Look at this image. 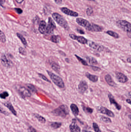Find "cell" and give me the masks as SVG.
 Masks as SVG:
<instances>
[{
    "instance_id": "1",
    "label": "cell",
    "mask_w": 131,
    "mask_h": 132,
    "mask_svg": "<svg viewBox=\"0 0 131 132\" xmlns=\"http://www.w3.org/2000/svg\"><path fill=\"white\" fill-rule=\"evenodd\" d=\"M69 109L67 105H62L56 108L52 112V114L57 116L65 118L69 113Z\"/></svg>"
},
{
    "instance_id": "2",
    "label": "cell",
    "mask_w": 131,
    "mask_h": 132,
    "mask_svg": "<svg viewBox=\"0 0 131 132\" xmlns=\"http://www.w3.org/2000/svg\"><path fill=\"white\" fill-rule=\"evenodd\" d=\"M47 71L49 76L51 78V79L55 85L61 89L64 88L65 84L62 79H61V77L48 70H47Z\"/></svg>"
},
{
    "instance_id": "3",
    "label": "cell",
    "mask_w": 131,
    "mask_h": 132,
    "mask_svg": "<svg viewBox=\"0 0 131 132\" xmlns=\"http://www.w3.org/2000/svg\"><path fill=\"white\" fill-rule=\"evenodd\" d=\"M52 17L59 25L65 29L68 28V23L67 20L61 14L55 12L52 14Z\"/></svg>"
},
{
    "instance_id": "4",
    "label": "cell",
    "mask_w": 131,
    "mask_h": 132,
    "mask_svg": "<svg viewBox=\"0 0 131 132\" xmlns=\"http://www.w3.org/2000/svg\"><path fill=\"white\" fill-rule=\"evenodd\" d=\"M116 25L120 28L126 32H131V24L125 20H119Z\"/></svg>"
},
{
    "instance_id": "5",
    "label": "cell",
    "mask_w": 131,
    "mask_h": 132,
    "mask_svg": "<svg viewBox=\"0 0 131 132\" xmlns=\"http://www.w3.org/2000/svg\"><path fill=\"white\" fill-rule=\"evenodd\" d=\"M17 91L18 94L22 99H25L26 97H29L31 96L30 91L24 87H19Z\"/></svg>"
},
{
    "instance_id": "6",
    "label": "cell",
    "mask_w": 131,
    "mask_h": 132,
    "mask_svg": "<svg viewBox=\"0 0 131 132\" xmlns=\"http://www.w3.org/2000/svg\"><path fill=\"white\" fill-rule=\"evenodd\" d=\"M55 24L51 17L48 18V22L47 26V34H52L53 33L54 30L56 28Z\"/></svg>"
},
{
    "instance_id": "7",
    "label": "cell",
    "mask_w": 131,
    "mask_h": 132,
    "mask_svg": "<svg viewBox=\"0 0 131 132\" xmlns=\"http://www.w3.org/2000/svg\"><path fill=\"white\" fill-rule=\"evenodd\" d=\"M96 109L100 113L106 115L108 116L111 117H115V114L114 113L110 110L107 109L106 107L102 106L98 107L96 108Z\"/></svg>"
},
{
    "instance_id": "8",
    "label": "cell",
    "mask_w": 131,
    "mask_h": 132,
    "mask_svg": "<svg viewBox=\"0 0 131 132\" xmlns=\"http://www.w3.org/2000/svg\"><path fill=\"white\" fill-rule=\"evenodd\" d=\"M87 44H88V45L91 48L99 51H103L105 50V47L103 46L98 44L92 41H88Z\"/></svg>"
},
{
    "instance_id": "9",
    "label": "cell",
    "mask_w": 131,
    "mask_h": 132,
    "mask_svg": "<svg viewBox=\"0 0 131 132\" xmlns=\"http://www.w3.org/2000/svg\"><path fill=\"white\" fill-rule=\"evenodd\" d=\"M1 62L4 67L7 68H10L12 65V62L10 60L8 59L6 55L2 54L1 56Z\"/></svg>"
},
{
    "instance_id": "10",
    "label": "cell",
    "mask_w": 131,
    "mask_h": 132,
    "mask_svg": "<svg viewBox=\"0 0 131 132\" xmlns=\"http://www.w3.org/2000/svg\"><path fill=\"white\" fill-rule=\"evenodd\" d=\"M69 36L71 39L77 40L78 41V42H79L82 44H86L88 43V40L83 36H77L73 34H69Z\"/></svg>"
},
{
    "instance_id": "11",
    "label": "cell",
    "mask_w": 131,
    "mask_h": 132,
    "mask_svg": "<svg viewBox=\"0 0 131 132\" xmlns=\"http://www.w3.org/2000/svg\"><path fill=\"white\" fill-rule=\"evenodd\" d=\"M88 88L87 82L85 81H81L78 85V91L81 94H83Z\"/></svg>"
},
{
    "instance_id": "12",
    "label": "cell",
    "mask_w": 131,
    "mask_h": 132,
    "mask_svg": "<svg viewBox=\"0 0 131 132\" xmlns=\"http://www.w3.org/2000/svg\"><path fill=\"white\" fill-rule=\"evenodd\" d=\"M76 22L78 24L85 28L86 30L88 29L91 24L88 21L82 18H77L76 19Z\"/></svg>"
},
{
    "instance_id": "13",
    "label": "cell",
    "mask_w": 131,
    "mask_h": 132,
    "mask_svg": "<svg viewBox=\"0 0 131 132\" xmlns=\"http://www.w3.org/2000/svg\"><path fill=\"white\" fill-rule=\"evenodd\" d=\"M116 78L117 81L121 83H125L128 80L127 77L121 72H117L116 73Z\"/></svg>"
},
{
    "instance_id": "14",
    "label": "cell",
    "mask_w": 131,
    "mask_h": 132,
    "mask_svg": "<svg viewBox=\"0 0 131 132\" xmlns=\"http://www.w3.org/2000/svg\"><path fill=\"white\" fill-rule=\"evenodd\" d=\"M61 10L66 15L72 16V17H77L79 15V14L77 12L71 10L70 9L66 7L61 8Z\"/></svg>"
},
{
    "instance_id": "15",
    "label": "cell",
    "mask_w": 131,
    "mask_h": 132,
    "mask_svg": "<svg viewBox=\"0 0 131 132\" xmlns=\"http://www.w3.org/2000/svg\"><path fill=\"white\" fill-rule=\"evenodd\" d=\"M69 129L71 132H81L80 128L76 124V119H73L71 124L69 126Z\"/></svg>"
},
{
    "instance_id": "16",
    "label": "cell",
    "mask_w": 131,
    "mask_h": 132,
    "mask_svg": "<svg viewBox=\"0 0 131 132\" xmlns=\"http://www.w3.org/2000/svg\"><path fill=\"white\" fill-rule=\"evenodd\" d=\"M87 30L90 31L100 32L102 31L103 29V28L98 25L94 24H91L90 26Z\"/></svg>"
},
{
    "instance_id": "17",
    "label": "cell",
    "mask_w": 131,
    "mask_h": 132,
    "mask_svg": "<svg viewBox=\"0 0 131 132\" xmlns=\"http://www.w3.org/2000/svg\"><path fill=\"white\" fill-rule=\"evenodd\" d=\"M47 23L44 20H41L40 22L39 25V30L40 33L42 34H47Z\"/></svg>"
},
{
    "instance_id": "18",
    "label": "cell",
    "mask_w": 131,
    "mask_h": 132,
    "mask_svg": "<svg viewBox=\"0 0 131 132\" xmlns=\"http://www.w3.org/2000/svg\"><path fill=\"white\" fill-rule=\"evenodd\" d=\"M108 97L109 98V101H110L111 104H114V105H115V107L116 109L117 110H120L121 109L122 107L121 105H120L116 101L115 99H114V97L110 93H109L108 95Z\"/></svg>"
},
{
    "instance_id": "19",
    "label": "cell",
    "mask_w": 131,
    "mask_h": 132,
    "mask_svg": "<svg viewBox=\"0 0 131 132\" xmlns=\"http://www.w3.org/2000/svg\"><path fill=\"white\" fill-rule=\"evenodd\" d=\"M105 79L107 83L110 86L114 87H115L116 85L115 83L114 82L113 79H112L111 76L109 74L106 75L105 77Z\"/></svg>"
},
{
    "instance_id": "20",
    "label": "cell",
    "mask_w": 131,
    "mask_h": 132,
    "mask_svg": "<svg viewBox=\"0 0 131 132\" xmlns=\"http://www.w3.org/2000/svg\"><path fill=\"white\" fill-rule=\"evenodd\" d=\"M4 106L7 107L10 111V112L13 114V115L15 116H17V112L14 109V107L11 104V103L10 102H7L4 103Z\"/></svg>"
},
{
    "instance_id": "21",
    "label": "cell",
    "mask_w": 131,
    "mask_h": 132,
    "mask_svg": "<svg viewBox=\"0 0 131 132\" xmlns=\"http://www.w3.org/2000/svg\"><path fill=\"white\" fill-rule=\"evenodd\" d=\"M71 110L73 114L75 116H77L79 114V111L77 105L74 103H71L70 106Z\"/></svg>"
},
{
    "instance_id": "22",
    "label": "cell",
    "mask_w": 131,
    "mask_h": 132,
    "mask_svg": "<svg viewBox=\"0 0 131 132\" xmlns=\"http://www.w3.org/2000/svg\"><path fill=\"white\" fill-rule=\"evenodd\" d=\"M85 76L88 78L90 81L93 82H96L98 81V77L95 75L90 74L88 72H87L85 73Z\"/></svg>"
},
{
    "instance_id": "23",
    "label": "cell",
    "mask_w": 131,
    "mask_h": 132,
    "mask_svg": "<svg viewBox=\"0 0 131 132\" xmlns=\"http://www.w3.org/2000/svg\"><path fill=\"white\" fill-rule=\"evenodd\" d=\"M34 116L37 119L39 122L42 124H45L46 122V120L44 117L37 113H34L33 114Z\"/></svg>"
},
{
    "instance_id": "24",
    "label": "cell",
    "mask_w": 131,
    "mask_h": 132,
    "mask_svg": "<svg viewBox=\"0 0 131 132\" xmlns=\"http://www.w3.org/2000/svg\"><path fill=\"white\" fill-rule=\"evenodd\" d=\"M87 60L88 63L91 65H97L98 62L95 58L92 56H88L87 57Z\"/></svg>"
},
{
    "instance_id": "25",
    "label": "cell",
    "mask_w": 131,
    "mask_h": 132,
    "mask_svg": "<svg viewBox=\"0 0 131 132\" xmlns=\"http://www.w3.org/2000/svg\"><path fill=\"white\" fill-rule=\"evenodd\" d=\"M17 36L18 38L20 40L22 43L24 44V45L26 47H27V41L25 39V38L22 35H21V34L18 33H17Z\"/></svg>"
},
{
    "instance_id": "26",
    "label": "cell",
    "mask_w": 131,
    "mask_h": 132,
    "mask_svg": "<svg viewBox=\"0 0 131 132\" xmlns=\"http://www.w3.org/2000/svg\"><path fill=\"white\" fill-rule=\"evenodd\" d=\"M51 67L52 68V69L56 71L57 73H59L61 68H60L59 64H57V63H54V62L52 63L51 64Z\"/></svg>"
},
{
    "instance_id": "27",
    "label": "cell",
    "mask_w": 131,
    "mask_h": 132,
    "mask_svg": "<svg viewBox=\"0 0 131 132\" xmlns=\"http://www.w3.org/2000/svg\"><path fill=\"white\" fill-rule=\"evenodd\" d=\"M106 33L110 36L114 37V38H115V39H118L120 37L118 34L117 33L115 32L112 31V30H108L106 32Z\"/></svg>"
},
{
    "instance_id": "28",
    "label": "cell",
    "mask_w": 131,
    "mask_h": 132,
    "mask_svg": "<svg viewBox=\"0 0 131 132\" xmlns=\"http://www.w3.org/2000/svg\"><path fill=\"white\" fill-rule=\"evenodd\" d=\"M62 123L60 122H52L51 124V127L54 129H57L61 127Z\"/></svg>"
},
{
    "instance_id": "29",
    "label": "cell",
    "mask_w": 131,
    "mask_h": 132,
    "mask_svg": "<svg viewBox=\"0 0 131 132\" xmlns=\"http://www.w3.org/2000/svg\"><path fill=\"white\" fill-rule=\"evenodd\" d=\"M61 38L58 35H52L51 38V40L52 42L55 43H59Z\"/></svg>"
},
{
    "instance_id": "30",
    "label": "cell",
    "mask_w": 131,
    "mask_h": 132,
    "mask_svg": "<svg viewBox=\"0 0 131 132\" xmlns=\"http://www.w3.org/2000/svg\"><path fill=\"white\" fill-rule=\"evenodd\" d=\"M26 86L27 87L28 89L30 91L32 92L35 93L37 92V91L35 86L33 85L32 84H27L26 85Z\"/></svg>"
},
{
    "instance_id": "31",
    "label": "cell",
    "mask_w": 131,
    "mask_h": 132,
    "mask_svg": "<svg viewBox=\"0 0 131 132\" xmlns=\"http://www.w3.org/2000/svg\"><path fill=\"white\" fill-rule=\"evenodd\" d=\"M76 58L78 59V61H79V62H80L82 65L85 66H88V63L86 62V61H85L84 60H83L82 58L80 57V56H78L77 55H75Z\"/></svg>"
},
{
    "instance_id": "32",
    "label": "cell",
    "mask_w": 131,
    "mask_h": 132,
    "mask_svg": "<svg viewBox=\"0 0 131 132\" xmlns=\"http://www.w3.org/2000/svg\"><path fill=\"white\" fill-rule=\"evenodd\" d=\"M0 40L2 43H5L6 41V36L2 30H0Z\"/></svg>"
},
{
    "instance_id": "33",
    "label": "cell",
    "mask_w": 131,
    "mask_h": 132,
    "mask_svg": "<svg viewBox=\"0 0 131 132\" xmlns=\"http://www.w3.org/2000/svg\"><path fill=\"white\" fill-rule=\"evenodd\" d=\"M100 120L105 123H108L112 122V121H111L110 119L108 117L104 116H101Z\"/></svg>"
},
{
    "instance_id": "34",
    "label": "cell",
    "mask_w": 131,
    "mask_h": 132,
    "mask_svg": "<svg viewBox=\"0 0 131 132\" xmlns=\"http://www.w3.org/2000/svg\"><path fill=\"white\" fill-rule=\"evenodd\" d=\"M18 50H19V52L22 55L26 56L27 55V51L26 50L22 47H20L18 49Z\"/></svg>"
},
{
    "instance_id": "35",
    "label": "cell",
    "mask_w": 131,
    "mask_h": 132,
    "mask_svg": "<svg viewBox=\"0 0 131 132\" xmlns=\"http://www.w3.org/2000/svg\"><path fill=\"white\" fill-rule=\"evenodd\" d=\"M93 127L94 128L95 132H102L100 130L98 125L95 122H94L93 124Z\"/></svg>"
},
{
    "instance_id": "36",
    "label": "cell",
    "mask_w": 131,
    "mask_h": 132,
    "mask_svg": "<svg viewBox=\"0 0 131 132\" xmlns=\"http://www.w3.org/2000/svg\"><path fill=\"white\" fill-rule=\"evenodd\" d=\"M83 110L87 112L88 113L92 114V113L93 112V109H92V108H90V107L83 106Z\"/></svg>"
},
{
    "instance_id": "37",
    "label": "cell",
    "mask_w": 131,
    "mask_h": 132,
    "mask_svg": "<svg viewBox=\"0 0 131 132\" xmlns=\"http://www.w3.org/2000/svg\"><path fill=\"white\" fill-rule=\"evenodd\" d=\"M9 96V94L8 92L6 91H5L2 93L0 95V97L1 99H5L6 97H8Z\"/></svg>"
},
{
    "instance_id": "38",
    "label": "cell",
    "mask_w": 131,
    "mask_h": 132,
    "mask_svg": "<svg viewBox=\"0 0 131 132\" xmlns=\"http://www.w3.org/2000/svg\"><path fill=\"white\" fill-rule=\"evenodd\" d=\"M38 75H39V77H40L41 78L42 80H43L44 81H47V82L51 83V81H50L45 76V75H44L41 74V73H38Z\"/></svg>"
},
{
    "instance_id": "39",
    "label": "cell",
    "mask_w": 131,
    "mask_h": 132,
    "mask_svg": "<svg viewBox=\"0 0 131 132\" xmlns=\"http://www.w3.org/2000/svg\"><path fill=\"white\" fill-rule=\"evenodd\" d=\"M87 14L88 16H91L93 13V10L91 8H88L87 9Z\"/></svg>"
},
{
    "instance_id": "40",
    "label": "cell",
    "mask_w": 131,
    "mask_h": 132,
    "mask_svg": "<svg viewBox=\"0 0 131 132\" xmlns=\"http://www.w3.org/2000/svg\"><path fill=\"white\" fill-rule=\"evenodd\" d=\"M90 66L92 68V69L94 70V71H100V70H101V69L98 67H95L92 65H90Z\"/></svg>"
},
{
    "instance_id": "41",
    "label": "cell",
    "mask_w": 131,
    "mask_h": 132,
    "mask_svg": "<svg viewBox=\"0 0 131 132\" xmlns=\"http://www.w3.org/2000/svg\"><path fill=\"white\" fill-rule=\"evenodd\" d=\"M14 9H15L16 12L19 14H22V12H23V10L19 8H16Z\"/></svg>"
},
{
    "instance_id": "42",
    "label": "cell",
    "mask_w": 131,
    "mask_h": 132,
    "mask_svg": "<svg viewBox=\"0 0 131 132\" xmlns=\"http://www.w3.org/2000/svg\"><path fill=\"white\" fill-rule=\"evenodd\" d=\"M28 130L30 132H37L35 129L33 128L32 126H30L29 127Z\"/></svg>"
},
{
    "instance_id": "43",
    "label": "cell",
    "mask_w": 131,
    "mask_h": 132,
    "mask_svg": "<svg viewBox=\"0 0 131 132\" xmlns=\"http://www.w3.org/2000/svg\"><path fill=\"white\" fill-rule=\"evenodd\" d=\"M77 31L80 34H85V32L83 30H82V29H78L77 30Z\"/></svg>"
},
{
    "instance_id": "44",
    "label": "cell",
    "mask_w": 131,
    "mask_h": 132,
    "mask_svg": "<svg viewBox=\"0 0 131 132\" xmlns=\"http://www.w3.org/2000/svg\"><path fill=\"white\" fill-rule=\"evenodd\" d=\"M0 113L4 114L5 115H9V113L8 112H6L5 111H2L1 108H0Z\"/></svg>"
},
{
    "instance_id": "45",
    "label": "cell",
    "mask_w": 131,
    "mask_h": 132,
    "mask_svg": "<svg viewBox=\"0 0 131 132\" xmlns=\"http://www.w3.org/2000/svg\"><path fill=\"white\" fill-rule=\"evenodd\" d=\"M55 3L57 4H60L62 2V0H54Z\"/></svg>"
},
{
    "instance_id": "46",
    "label": "cell",
    "mask_w": 131,
    "mask_h": 132,
    "mask_svg": "<svg viewBox=\"0 0 131 132\" xmlns=\"http://www.w3.org/2000/svg\"><path fill=\"white\" fill-rule=\"evenodd\" d=\"M16 1L18 4H21L24 1V0H16Z\"/></svg>"
},
{
    "instance_id": "47",
    "label": "cell",
    "mask_w": 131,
    "mask_h": 132,
    "mask_svg": "<svg viewBox=\"0 0 131 132\" xmlns=\"http://www.w3.org/2000/svg\"><path fill=\"white\" fill-rule=\"evenodd\" d=\"M59 52L63 56H65L66 55H65V53H64L62 51H59Z\"/></svg>"
},
{
    "instance_id": "48",
    "label": "cell",
    "mask_w": 131,
    "mask_h": 132,
    "mask_svg": "<svg viewBox=\"0 0 131 132\" xmlns=\"http://www.w3.org/2000/svg\"><path fill=\"white\" fill-rule=\"evenodd\" d=\"M127 61L128 63H131V57L128 58Z\"/></svg>"
},
{
    "instance_id": "49",
    "label": "cell",
    "mask_w": 131,
    "mask_h": 132,
    "mask_svg": "<svg viewBox=\"0 0 131 132\" xmlns=\"http://www.w3.org/2000/svg\"><path fill=\"white\" fill-rule=\"evenodd\" d=\"M126 101H127V102L128 103H129L131 105V100H130V99H127V100H126Z\"/></svg>"
},
{
    "instance_id": "50",
    "label": "cell",
    "mask_w": 131,
    "mask_h": 132,
    "mask_svg": "<svg viewBox=\"0 0 131 132\" xmlns=\"http://www.w3.org/2000/svg\"><path fill=\"white\" fill-rule=\"evenodd\" d=\"M5 2V0H0V6H2V4H4Z\"/></svg>"
},
{
    "instance_id": "51",
    "label": "cell",
    "mask_w": 131,
    "mask_h": 132,
    "mask_svg": "<svg viewBox=\"0 0 131 132\" xmlns=\"http://www.w3.org/2000/svg\"><path fill=\"white\" fill-rule=\"evenodd\" d=\"M127 96L128 97H129V98L131 99V91H130L128 93Z\"/></svg>"
},
{
    "instance_id": "52",
    "label": "cell",
    "mask_w": 131,
    "mask_h": 132,
    "mask_svg": "<svg viewBox=\"0 0 131 132\" xmlns=\"http://www.w3.org/2000/svg\"><path fill=\"white\" fill-rule=\"evenodd\" d=\"M82 132H92V131H88L83 130Z\"/></svg>"
},
{
    "instance_id": "53",
    "label": "cell",
    "mask_w": 131,
    "mask_h": 132,
    "mask_svg": "<svg viewBox=\"0 0 131 132\" xmlns=\"http://www.w3.org/2000/svg\"><path fill=\"white\" fill-rule=\"evenodd\" d=\"M128 117L131 120V115H128Z\"/></svg>"
},
{
    "instance_id": "54",
    "label": "cell",
    "mask_w": 131,
    "mask_h": 132,
    "mask_svg": "<svg viewBox=\"0 0 131 132\" xmlns=\"http://www.w3.org/2000/svg\"><path fill=\"white\" fill-rule=\"evenodd\" d=\"M130 47H131V43L130 44Z\"/></svg>"
},
{
    "instance_id": "55",
    "label": "cell",
    "mask_w": 131,
    "mask_h": 132,
    "mask_svg": "<svg viewBox=\"0 0 131 132\" xmlns=\"http://www.w3.org/2000/svg\"><path fill=\"white\" fill-rule=\"evenodd\" d=\"M112 132H114V131H112Z\"/></svg>"
},
{
    "instance_id": "56",
    "label": "cell",
    "mask_w": 131,
    "mask_h": 132,
    "mask_svg": "<svg viewBox=\"0 0 131 132\" xmlns=\"http://www.w3.org/2000/svg\"></svg>"
}]
</instances>
